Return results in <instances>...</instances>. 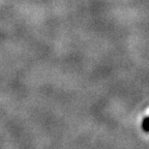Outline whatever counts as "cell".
Instances as JSON below:
<instances>
[{"label": "cell", "mask_w": 149, "mask_h": 149, "mask_svg": "<svg viewBox=\"0 0 149 149\" xmlns=\"http://www.w3.org/2000/svg\"><path fill=\"white\" fill-rule=\"evenodd\" d=\"M148 122H149V117L145 116L144 119H143V122H142V127H143V130H144L145 133H149Z\"/></svg>", "instance_id": "6da1fadb"}]
</instances>
